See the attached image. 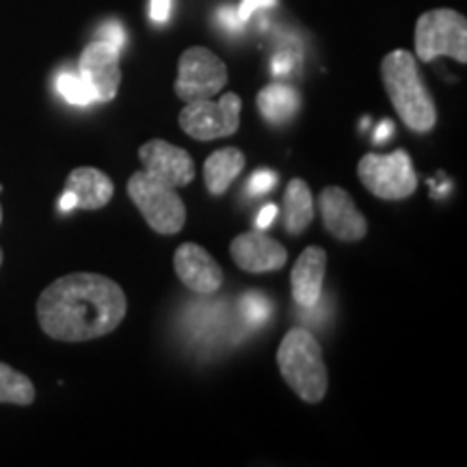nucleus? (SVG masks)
Instances as JSON below:
<instances>
[{
    "label": "nucleus",
    "mask_w": 467,
    "mask_h": 467,
    "mask_svg": "<svg viewBox=\"0 0 467 467\" xmlns=\"http://www.w3.org/2000/svg\"><path fill=\"white\" fill-rule=\"evenodd\" d=\"M128 314L121 285L98 273H72L52 282L37 301L39 327L61 342L96 340L115 331Z\"/></svg>",
    "instance_id": "1"
},
{
    "label": "nucleus",
    "mask_w": 467,
    "mask_h": 467,
    "mask_svg": "<svg viewBox=\"0 0 467 467\" xmlns=\"http://www.w3.org/2000/svg\"><path fill=\"white\" fill-rule=\"evenodd\" d=\"M381 78L402 124L413 132L433 130L437 124V107L420 76L416 57L407 50H394L385 55Z\"/></svg>",
    "instance_id": "2"
},
{
    "label": "nucleus",
    "mask_w": 467,
    "mask_h": 467,
    "mask_svg": "<svg viewBox=\"0 0 467 467\" xmlns=\"http://www.w3.org/2000/svg\"><path fill=\"white\" fill-rule=\"evenodd\" d=\"M277 366L284 381L301 400L317 405L327 396L329 375H327L323 348L307 329L292 327L284 336L277 348Z\"/></svg>",
    "instance_id": "3"
},
{
    "label": "nucleus",
    "mask_w": 467,
    "mask_h": 467,
    "mask_svg": "<svg viewBox=\"0 0 467 467\" xmlns=\"http://www.w3.org/2000/svg\"><path fill=\"white\" fill-rule=\"evenodd\" d=\"M128 195L139 213L143 214L148 223L156 234H173L182 232L186 223V206L182 197L178 195V189L159 182L151 175L143 171H134L128 180Z\"/></svg>",
    "instance_id": "4"
},
{
    "label": "nucleus",
    "mask_w": 467,
    "mask_h": 467,
    "mask_svg": "<svg viewBox=\"0 0 467 467\" xmlns=\"http://www.w3.org/2000/svg\"><path fill=\"white\" fill-rule=\"evenodd\" d=\"M416 55L429 63L437 57H451L467 63V20L454 9H433L418 17Z\"/></svg>",
    "instance_id": "5"
},
{
    "label": "nucleus",
    "mask_w": 467,
    "mask_h": 467,
    "mask_svg": "<svg viewBox=\"0 0 467 467\" xmlns=\"http://www.w3.org/2000/svg\"><path fill=\"white\" fill-rule=\"evenodd\" d=\"M358 175L366 191L385 202L407 200L418 191V173L411 165V156L405 150L392 154H366L358 165Z\"/></svg>",
    "instance_id": "6"
},
{
    "label": "nucleus",
    "mask_w": 467,
    "mask_h": 467,
    "mask_svg": "<svg viewBox=\"0 0 467 467\" xmlns=\"http://www.w3.org/2000/svg\"><path fill=\"white\" fill-rule=\"evenodd\" d=\"M243 100L238 93H225L219 102L195 100L186 102L180 110L178 124L195 141H214V139L232 137L241 126Z\"/></svg>",
    "instance_id": "7"
},
{
    "label": "nucleus",
    "mask_w": 467,
    "mask_h": 467,
    "mask_svg": "<svg viewBox=\"0 0 467 467\" xmlns=\"http://www.w3.org/2000/svg\"><path fill=\"white\" fill-rule=\"evenodd\" d=\"M227 85V67L213 50L203 46H192L184 50L178 61V78H175V96L184 104L195 100H210L223 91Z\"/></svg>",
    "instance_id": "8"
},
{
    "label": "nucleus",
    "mask_w": 467,
    "mask_h": 467,
    "mask_svg": "<svg viewBox=\"0 0 467 467\" xmlns=\"http://www.w3.org/2000/svg\"><path fill=\"white\" fill-rule=\"evenodd\" d=\"M119 52L113 44L96 39L78 58V76L89 85L96 102H110L121 85Z\"/></svg>",
    "instance_id": "9"
},
{
    "label": "nucleus",
    "mask_w": 467,
    "mask_h": 467,
    "mask_svg": "<svg viewBox=\"0 0 467 467\" xmlns=\"http://www.w3.org/2000/svg\"><path fill=\"white\" fill-rule=\"evenodd\" d=\"M139 159L145 173L171 189H184L195 178V162L189 151L162 139H151L143 143L139 148Z\"/></svg>",
    "instance_id": "10"
},
{
    "label": "nucleus",
    "mask_w": 467,
    "mask_h": 467,
    "mask_svg": "<svg viewBox=\"0 0 467 467\" xmlns=\"http://www.w3.org/2000/svg\"><path fill=\"white\" fill-rule=\"evenodd\" d=\"M320 219L331 236L342 243L364 241L368 221L355 206V200L340 186H327L317 200Z\"/></svg>",
    "instance_id": "11"
},
{
    "label": "nucleus",
    "mask_w": 467,
    "mask_h": 467,
    "mask_svg": "<svg viewBox=\"0 0 467 467\" xmlns=\"http://www.w3.org/2000/svg\"><path fill=\"white\" fill-rule=\"evenodd\" d=\"M230 254L234 265L244 273H275L288 262V251L275 238L262 230L244 232L230 243Z\"/></svg>",
    "instance_id": "12"
},
{
    "label": "nucleus",
    "mask_w": 467,
    "mask_h": 467,
    "mask_svg": "<svg viewBox=\"0 0 467 467\" xmlns=\"http://www.w3.org/2000/svg\"><path fill=\"white\" fill-rule=\"evenodd\" d=\"M173 268L180 282L197 295L210 296L223 285V268L195 243L180 244L173 255Z\"/></svg>",
    "instance_id": "13"
},
{
    "label": "nucleus",
    "mask_w": 467,
    "mask_h": 467,
    "mask_svg": "<svg viewBox=\"0 0 467 467\" xmlns=\"http://www.w3.org/2000/svg\"><path fill=\"white\" fill-rule=\"evenodd\" d=\"M327 273V251L323 247L303 249V254L296 258L290 273L292 299L301 307H314L323 295Z\"/></svg>",
    "instance_id": "14"
},
{
    "label": "nucleus",
    "mask_w": 467,
    "mask_h": 467,
    "mask_svg": "<svg viewBox=\"0 0 467 467\" xmlns=\"http://www.w3.org/2000/svg\"><path fill=\"white\" fill-rule=\"evenodd\" d=\"M66 189L74 192L76 208L100 210L113 200V180L96 167H78L67 175Z\"/></svg>",
    "instance_id": "15"
},
{
    "label": "nucleus",
    "mask_w": 467,
    "mask_h": 467,
    "mask_svg": "<svg viewBox=\"0 0 467 467\" xmlns=\"http://www.w3.org/2000/svg\"><path fill=\"white\" fill-rule=\"evenodd\" d=\"M247 159L238 148H223L210 154L203 162V182L210 195H223L234 180L243 173Z\"/></svg>",
    "instance_id": "16"
},
{
    "label": "nucleus",
    "mask_w": 467,
    "mask_h": 467,
    "mask_svg": "<svg viewBox=\"0 0 467 467\" xmlns=\"http://www.w3.org/2000/svg\"><path fill=\"white\" fill-rule=\"evenodd\" d=\"M317 214V206H314V195L309 191L306 180L292 178L284 192V227L285 232L296 236L303 230H307L309 223L314 221Z\"/></svg>",
    "instance_id": "17"
},
{
    "label": "nucleus",
    "mask_w": 467,
    "mask_h": 467,
    "mask_svg": "<svg viewBox=\"0 0 467 467\" xmlns=\"http://www.w3.org/2000/svg\"><path fill=\"white\" fill-rule=\"evenodd\" d=\"M255 102H258L260 115L273 126H284L285 121H290L301 109L299 93H296V89H292V87L282 83H273L265 87V89L258 93V98H255Z\"/></svg>",
    "instance_id": "18"
},
{
    "label": "nucleus",
    "mask_w": 467,
    "mask_h": 467,
    "mask_svg": "<svg viewBox=\"0 0 467 467\" xmlns=\"http://www.w3.org/2000/svg\"><path fill=\"white\" fill-rule=\"evenodd\" d=\"M35 400V385L31 379L16 368L0 361V402H9V405H31Z\"/></svg>",
    "instance_id": "19"
},
{
    "label": "nucleus",
    "mask_w": 467,
    "mask_h": 467,
    "mask_svg": "<svg viewBox=\"0 0 467 467\" xmlns=\"http://www.w3.org/2000/svg\"><path fill=\"white\" fill-rule=\"evenodd\" d=\"M57 89L69 104H76V107H87V104L96 102L93 100V93L89 89V85H87L78 74L63 72L57 78Z\"/></svg>",
    "instance_id": "20"
},
{
    "label": "nucleus",
    "mask_w": 467,
    "mask_h": 467,
    "mask_svg": "<svg viewBox=\"0 0 467 467\" xmlns=\"http://www.w3.org/2000/svg\"><path fill=\"white\" fill-rule=\"evenodd\" d=\"M243 314L249 323L262 325L268 317H271V306H268V301L265 299V296L251 292V295H247L243 299Z\"/></svg>",
    "instance_id": "21"
},
{
    "label": "nucleus",
    "mask_w": 467,
    "mask_h": 467,
    "mask_svg": "<svg viewBox=\"0 0 467 467\" xmlns=\"http://www.w3.org/2000/svg\"><path fill=\"white\" fill-rule=\"evenodd\" d=\"M275 184H277V175L268 171V169H260V171H255L249 178V191L254 192V195H265V192L275 189Z\"/></svg>",
    "instance_id": "22"
},
{
    "label": "nucleus",
    "mask_w": 467,
    "mask_h": 467,
    "mask_svg": "<svg viewBox=\"0 0 467 467\" xmlns=\"http://www.w3.org/2000/svg\"><path fill=\"white\" fill-rule=\"evenodd\" d=\"M98 39H104V42L113 44L117 50H121L126 46L128 35H126L124 26H121L119 22H109V25H104L100 28V37H98Z\"/></svg>",
    "instance_id": "23"
},
{
    "label": "nucleus",
    "mask_w": 467,
    "mask_h": 467,
    "mask_svg": "<svg viewBox=\"0 0 467 467\" xmlns=\"http://www.w3.org/2000/svg\"><path fill=\"white\" fill-rule=\"evenodd\" d=\"M277 0H241V5H238V17H241V22L251 20V16L255 14V11L260 9H268V7H275Z\"/></svg>",
    "instance_id": "24"
},
{
    "label": "nucleus",
    "mask_w": 467,
    "mask_h": 467,
    "mask_svg": "<svg viewBox=\"0 0 467 467\" xmlns=\"http://www.w3.org/2000/svg\"><path fill=\"white\" fill-rule=\"evenodd\" d=\"M296 63V57L292 55V52H279V55L273 57V63H271V69L275 76H285L292 72V67H295Z\"/></svg>",
    "instance_id": "25"
},
{
    "label": "nucleus",
    "mask_w": 467,
    "mask_h": 467,
    "mask_svg": "<svg viewBox=\"0 0 467 467\" xmlns=\"http://www.w3.org/2000/svg\"><path fill=\"white\" fill-rule=\"evenodd\" d=\"M217 20L221 26L230 28V31H238V28H243V22L241 17H238V11L234 7H223L217 14Z\"/></svg>",
    "instance_id": "26"
},
{
    "label": "nucleus",
    "mask_w": 467,
    "mask_h": 467,
    "mask_svg": "<svg viewBox=\"0 0 467 467\" xmlns=\"http://www.w3.org/2000/svg\"><path fill=\"white\" fill-rule=\"evenodd\" d=\"M169 14H171V0H151L150 5V17L154 22H167Z\"/></svg>",
    "instance_id": "27"
},
{
    "label": "nucleus",
    "mask_w": 467,
    "mask_h": 467,
    "mask_svg": "<svg viewBox=\"0 0 467 467\" xmlns=\"http://www.w3.org/2000/svg\"><path fill=\"white\" fill-rule=\"evenodd\" d=\"M275 217H277V206L268 203V206L262 208L260 214H258V227H260V230H266V227L271 225L273 221H275Z\"/></svg>",
    "instance_id": "28"
},
{
    "label": "nucleus",
    "mask_w": 467,
    "mask_h": 467,
    "mask_svg": "<svg viewBox=\"0 0 467 467\" xmlns=\"http://www.w3.org/2000/svg\"><path fill=\"white\" fill-rule=\"evenodd\" d=\"M392 132H394V124L389 119H383L381 124H379V128H377V132H375V143H383V141H388L389 137H392Z\"/></svg>",
    "instance_id": "29"
},
{
    "label": "nucleus",
    "mask_w": 467,
    "mask_h": 467,
    "mask_svg": "<svg viewBox=\"0 0 467 467\" xmlns=\"http://www.w3.org/2000/svg\"><path fill=\"white\" fill-rule=\"evenodd\" d=\"M74 208H76L74 192L66 189V191H63V195L58 197V210H61V213H72Z\"/></svg>",
    "instance_id": "30"
},
{
    "label": "nucleus",
    "mask_w": 467,
    "mask_h": 467,
    "mask_svg": "<svg viewBox=\"0 0 467 467\" xmlns=\"http://www.w3.org/2000/svg\"><path fill=\"white\" fill-rule=\"evenodd\" d=\"M0 266H3V249H0Z\"/></svg>",
    "instance_id": "31"
},
{
    "label": "nucleus",
    "mask_w": 467,
    "mask_h": 467,
    "mask_svg": "<svg viewBox=\"0 0 467 467\" xmlns=\"http://www.w3.org/2000/svg\"><path fill=\"white\" fill-rule=\"evenodd\" d=\"M0 223H3V208H0Z\"/></svg>",
    "instance_id": "32"
}]
</instances>
